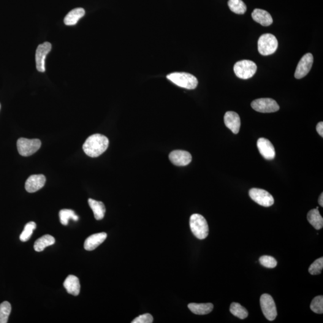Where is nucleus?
<instances>
[{
  "instance_id": "24",
  "label": "nucleus",
  "mask_w": 323,
  "mask_h": 323,
  "mask_svg": "<svg viewBox=\"0 0 323 323\" xmlns=\"http://www.w3.org/2000/svg\"><path fill=\"white\" fill-rule=\"evenodd\" d=\"M228 5L230 10L236 14L243 15L246 12L247 6L242 0H229Z\"/></svg>"
},
{
  "instance_id": "14",
  "label": "nucleus",
  "mask_w": 323,
  "mask_h": 323,
  "mask_svg": "<svg viewBox=\"0 0 323 323\" xmlns=\"http://www.w3.org/2000/svg\"><path fill=\"white\" fill-rule=\"evenodd\" d=\"M46 177L44 175H31L25 182V189L29 193H34L45 186Z\"/></svg>"
},
{
  "instance_id": "11",
  "label": "nucleus",
  "mask_w": 323,
  "mask_h": 323,
  "mask_svg": "<svg viewBox=\"0 0 323 323\" xmlns=\"http://www.w3.org/2000/svg\"><path fill=\"white\" fill-rule=\"evenodd\" d=\"M51 50V45L49 42H45L38 46L36 53V67L38 71L42 73L46 71L45 60Z\"/></svg>"
},
{
  "instance_id": "13",
  "label": "nucleus",
  "mask_w": 323,
  "mask_h": 323,
  "mask_svg": "<svg viewBox=\"0 0 323 323\" xmlns=\"http://www.w3.org/2000/svg\"><path fill=\"white\" fill-rule=\"evenodd\" d=\"M257 146L260 153L265 159L273 160L275 158V148L270 140L265 138H260L257 140Z\"/></svg>"
},
{
  "instance_id": "16",
  "label": "nucleus",
  "mask_w": 323,
  "mask_h": 323,
  "mask_svg": "<svg viewBox=\"0 0 323 323\" xmlns=\"http://www.w3.org/2000/svg\"><path fill=\"white\" fill-rule=\"evenodd\" d=\"M107 237V233L105 232L92 235L85 240V244H84V248L87 251L94 250L95 249H96L98 247L104 242Z\"/></svg>"
},
{
  "instance_id": "22",
  "label": "nucleus",
  "mask_w": 323,
  "mask_h": 323,
  "mask_svg": "<svg viewBox=\"0 0 323 323\" xmlns=\"http://www.w3.org/2000/svg\"><path fill=\"white\" fill-rule=\"evenodd\" d=\"M307 219L309 224L315 229L317 230L322 229L323 227V219L319 212V209H313V210L309 211L307 215Z\"/></svg>"
},
{
  "instance_id": "34",
  "label": "nucleus",
  "mask_w": 323,
  "mask_h": 323,
  "mask_svg": "<svg viewBox=\"0 0 323 323\" xmlns=\"http://www.w3.org/2000/svg\"><path fill=\"white\" fill-rule=\"evenodd\" d=\"M319 203L320 206H321L322 207H323V194L322 193V194L320 195V196L319 197Z\"/></svg>"
},
{
  "instance_id": "32",
  "label": "nucleus",
  "mask_w": 323,
  "mask_h": 323,
  "mask_svg": "<svg viewBox=\"0 0 323 323\" xmlns=\"http://www.w3.org/2000/svg\"><path fill=\"white\" fill-rule=\"evenodd\" d=\"M153 322V316L150 314L141 315L135 318L132 323H152Z\"/></svg>"
},
{
  "instance_id": "19",
  "label": "nucleus",
  "mask_w": 323,
  "mask_h": 323,
  "mask_svg": "<svg viewBox=\"0 0 323 323\" xmlns=\"http://www.w3.org/2000/svg\"><path fill=\"white\" fill-rule=\"evenodd\" d=\"M85 15V11L83 8H76L68 13L64 18V24L68 26L75 25Z\"/></svg>"
},
{
  "instance_id": "2",
  "label": "nucleus",
  "mask_w": 323,
  "mask_h": 323,
  "mask_svg": "<svg viewBox=\"0 0 323 323\" xmlns=\"http://www.w3.org/2000/svg\"><path fill=\"white\" fill-rule=\"evenodd\" d=\"M167 78L175 85L187 89H195L198 84L197 77L187 73H173L168 75Z\"/></svg>"
},
{
  "instance_id": "10",
  "label": "nucleus",
  "mask_w": 323,
  "mask_h": 323,
  "mask_svg": "<svg viewBox=\"0 0 323 323\" xmlns=\"http://www.w3.org/2000/svg\"><path fill=\"white\" fill-rule=\"evenodd\" d=\"M313 55L309 53L305 54L298 62L295 73V78L300 79L307 75L313 66Z\"/></svg>"
},
{
  "instance_id": "31",
  "label": "nucleus",
  "mask_w": 323,
  "mask_h": 323,
  "mask_svg": "<svg viewBox=\"0 0 323 323\" xmlns=\"http://www.w3.org/2000/svg\"><path fill=\"white\" fill-rule=\"evenodd\" d=\"M259 262L263 267L267 268H274L277 265V261H276L275 258L270 256L260 257Z\"/></svg>"
},
{
  "instance_id": "3",
  "label": "nucleus",
  "mask_w": 323,
  "mask_h": 323,
  "mask_svg": "<svg viewBox=\"0 0 323 323\" xmlns=\"http://www.w3.org/2000/svg\"><path fill=\"white\" fill-rule=\"evenodd\" d=\"M190 227L193 234L199 240H204L209 233L208 223L202 215L194 214L190 218Z\"/></svg>"
},
{
  "instance_id": "17",
  "label": "nucleus",
  "mask_w": 323,
  "mask_h": 323,
  "mask_svg": "<svg viewBox=\"0 0 323 323\" xmlns=\"http://www.w3.org/2000/svg\"><path fill=\"white\" fill-rule=\"evenodd\" d=\"M252 20L264 26H268L273 23L272 16L267 11L256 9L251 14Z\"/></svg>"
},
{
  "instance_id": "21",
  "label": "nucleus",
  "mask_w": 323,
  "mask_h": 323,
  "mask_svg": "<svg viewBox=\"0 0 323 323\" xmlns=\"http://www.w3.org/2000/svg\"><path fill=\"white\" fill-rule=\"evenodd\" d=\"M88 203L92 210L93 211L95 218L97 221H101L104 218L105 213V207L104 203L92 199H89Z\"/></svg>"
},
{
  "instance_id": "28",
  "label": "nucleus",
  "mask_w": 323,
  "mask_h": 323,
  "mask_svg": "<svg viewBox=\"0 0 323 323\" xmlns=\"http://www.w3.org/2000/svg\"><path fill=\"white\" fill-rule=\"evenodd\" d=\"M37 225L36 223L31 222L28 223L24 227L23 232L20 235V240L23 242H26L31 238L34 230L36 229Z\"/></svg>"
},
{
  "instance_id": "8",
  "label": "nucleus",
  "mask_w": 323,
  "mask_h": 323,
  "mask_svg": "<svg viewBox=\"0 0 323 323\" xmlns=\"http://www.w3.org/2000/svg\"><path fill=\"white\" fill-rule=\"evenodd\" d=\"M249 195L252 200L263 207H271L274 203V199L272 195L265 190L252 188L249 190Z\"/></svg>"
},
{
  "instance_id": "6",
  "label": "nucleus",
  "mask_w": 323,
  "mask_h": 323,
  "mask_svg": "<svg viewBox=\"0 0 323 323\" xmlns=\"http://www.w3.org/2000/svg\"><path fill=\"white\" fill-rule=\"evenodd\" d=\"M42 143L39 139H27L20 138L17 142V148L19 153L23 156H29L34 154L39 150Z\"/></svg>"
},
{
  "instance_id": "33",
  "label": "nucleus",
  "mask_w": 323,
  "mask_h": 323,
  "mask_svg": "<svg viewBox=\"0 0 323 323\" xmlns=\"http://www.w3.org/2000/svg\"><path fill=\"white\" fill-rule=\"evenodd\" d=\"M316 129H317V131L318 132L320 136L323 137V122H320L318 124H317Z\"/></svg>"
},
{
  "instance_id": "12",
  "label": "nucleus",
  "mask_w": 323,
  "mask_h": 323,
  "mask_svg": "<svg viewBox=\"0 0 323 323\" xmlns=\"http://www.w3.org/2000/svg\"><path fill=\"white\" fill-rule=\"evenodd\" d=\"M169 159L176 166H186L191 162L192 157L188 151L177 150L171 152Z\"/></svg>"
},
{
  "instance_id": "25",
  "label": "nucleus",
  "mask_w": 323,
  "mask_h": 323,
  "mask_svg": "<svg viewBox=\"0 0 323 323\" xmlns=\"http://www.w3.org/2000/svg\"><path fill=\"white\" fill-rule=\"evenodd\" d=\"M230 312L233 316L242 320L246 319L248 316V310L237 302H233L230 305Z\"/></svg>"
},
{
  "instance_id": "5",
  "label": "nucleus",
  "mask_w": 323,
  "mask_h": 323,
  "mask_svg": "<svg viewBox=\"0 0 323 323\" xmlns=\"http://www.w3.org/2000/svg\"><path fill=\"white\" fill-rule=\"evenodd\" d=\"M257 67L254 62L249 60L238 61L233 67V71L238 77L242 79H249L255 75Z\"/></svg>"
},
{
  "instance_id": "4",
  "label": "nucleus",
  "mask_w": 323,
  "mask_h": 323,
  "mask_svg": "<svg viewBox=\"0 0 323 323\" xmlns=\"http://www.w3.org/2000/svg\"><path fill=\"white\" fill-rule=\"evenodd\" d=\"M278 46L277 39L271 34H263L258 40V50L263 56L272 55L275 52Z\"/></svg>"
},
{
  "instance_id": "15",
  "label": "nucleus",
  "mask_w": 323,
  "mask_h": 323,
  "mask_svg": "<svg viewBox=\"0 0 323 323\" xmlns=\"http://www.w3.org/2000/svg\"><path fill=\"white\" fill-rule=\"evenodd\" d=\"M225 125L229 128L233 134H237L240 131L241 120L240 116L234 111H227L224 116Z\"/></svg>"
},
{
  "instance_id": "27",
  "label": "nucleus",
  "mask_w": 323,
  "mask_h": 323,
  "mask_svg": "<svg viewBox=\"0 0 323 323\" xmlns=\"http://www.w3.org/2000/svg\"><path fill=\"white\" fill-rule=\"evenodd\" d=\"M12 310L9 302L7 301L0 304V323H7Z\"/></svg>"
},
{
  "instance_id": "30",
  "label": "nucleus",
  "mask_w": 323,
  "mask_h": 323,
  "mask_svg": "<svg viewBox=\"0 0 323 323\" xmlns=\"http://www.w3.org/2000/svg\"><path fill=\"white\" fill-rule=\"evenodd\" d=\"M323 268V257L317 259L309 268V273L313 275H319Z\"/></svg>"
},
{
  "instance_id": "20",
  "label": "nucleus",
  "mask_w": 323,
  "mask_h": 323,
  "mask_svg": "<svg viewBox=\"0 0 323 323\" xmlns=\"http://www.w3.org/2000/svg\"><path fill=\"white\" fill-rule=\"evenodd\" d=\"M188 308L192 313L197 315H206L210 313L214 308L213 304L191 303L188 305Z\"/></svg>"
},
{
  "instance_id": "9",
  "label": "nucleus",
  "mask_w": 323,
  "mask_h": 323,
  "mask_svg": "<svg viewBox=\"0 0 323 323\" xmlns=\"http://www.w3.org/2000/svg\"><path fill=\"white\" fill-rule=\"evenodd\" d=\"M251 105L254 110L260 113H273L279 110V106L277 102L271 99H255L251 102Z\"/></svg>"
},
{
  "instance_id": "7",
  "label": "nucleus",
  "mask_w": 323,
  "mask_h": 323,
  "mask_svg": "<svg viewBox=\"0 0 323 323\" xmlns=\"http://www.w3.org/2000/svg\"><path fill=\"white\" fill-rule=\"evenodd\" d=\"M260 302L262 313L266 318L269 321H273L277 316V310L273 297L268 294H263L260 297Z\"/></svg>"
},
{
  "instance_id": "23",
  "label": "nucleus",
  "mask_w": 323,
  "mask_h": 323,
  "mask_svg": "<svg viewBox=\"0 0 323 323\" xmlns=\"http://www.w3.org/2000/svg\"><path fill=\"white\" fill-rule=\"evenodd\" d=\"M55 243V239L50 235H45L38 239L35 242L34 248L35 251L41 252L49 246H52Z\"/></svg>"
},
{
  "instance_id": "26",
  "label": "nucleus",
  "mask_w": 323,
  "mask_h": 323,
  "mask_svg": "<svg viewBox=\"0 0 323 323\" xmlns=\"http://www.w3.org/2000/svg\"><path fill=\"white\" fill-rule=\"evenodd\" d=\"M59 219L62 224L66 225L69 224L70 219H73V221H77L78 217L76 215L74 211L72 210H68V209H64L59 211Z\"/></svg>"
},
{
  "instance_id": "18",
  "label": "nucleus",
  "mask_w": 323,
  "mask_h": 323,
  "mask_svg": "<svg viewBox=\"0 0 323 323\" xmlns=\"http://www.w3.org/2000/svg\"><path fill=\"white\" fill-rule=\"evenodd\" d=\"M64 286L69 294L73 296H78L80 291V284L79 279L75 275H70L67 276L64 282Z\"/></svg>"
},
{
  "instance_id": "1",
  "label": "nucleus",
  "mask_w": 323,
  "mask_h": 323,
  "mask_svg": "<svg viewBox=\"0 0 323 323\" xmlns=\"http://www.w3.org/2000/svg\"><path fill=\"white\" fill-rule=\"evenodd\" d=\"M109 140L104 135L96 134L87 138L83 146L84 152L91 157H97L106 151Z\"/></svg>"
},
{
  "instance_id": "29",
  "label": "nucleus",
  "mask_w": 323,
  "mask_h": 323,
  "mask_svg": "<svg viewBox=\"0 0 323 323\" xmlns=\"http://www.w3.org/2000/svg\"><path fill=\"white\" fill-rule=\"evenodd\" d=\"M310 308L314 313L322 314L323 313V297L319 296L313 298L311 303Z\"/></svg>"
}]
</instances>
